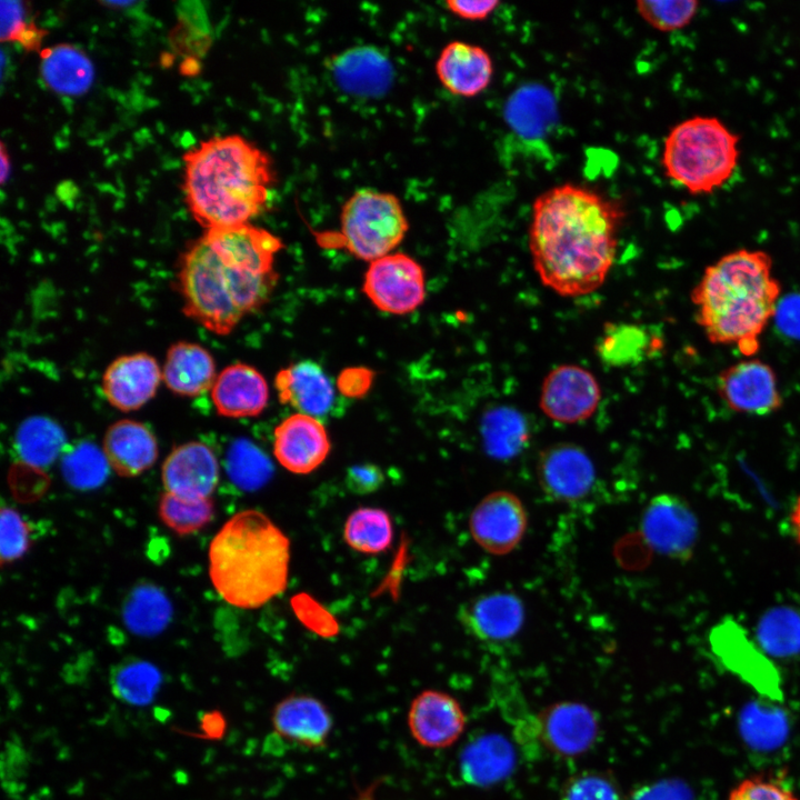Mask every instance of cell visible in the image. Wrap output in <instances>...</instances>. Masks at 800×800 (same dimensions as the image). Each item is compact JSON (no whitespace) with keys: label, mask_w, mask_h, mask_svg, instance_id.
Returning a JSON list of instances; mask_svg holds the SVG:
<instances>
[{"label":"cell","mask_w":800,"mask_h":800,"mask_svg":"<svg viewBox=\"0 0 800 800\" xmlns=\"http://www.w3.org/2000/svg\"><path fill=\"white\" fill-rule=\"evenodd\" d=\"M2 42H18L27 51L40 50L47 31L28 19L27 3L22 1H1Z\"/></svg>","instance_id":"43"},{"label":"cell","mask_w":800,"mask_h":800,"mask_svg":"<svg viewBox=\"0 0 800 800\" xmlns=\"http://www.w3.org/2000/svg\"><path fill=\"white\" fill-rule=\"evenodd\" d=\"M791 526L793 533L800 543V497L798 498L791 512Z\"/></svg>","instance_id":"55"},{"label":"cell","mask_w":800,"mask_h":800,"mask_svg":"<svg viewBox=\"0 0 800 800\" xmlns=\"http://www.w3.org/2000/svg\"><path fill=\"white\" fill-rule=\"evenodd\" d=\"M343 538L350 548L362 553L386 551L393 538L390 516L379 508H358L344 523Z\"/></svg>","instance_id":"36"},{"label":"cell","mask_w":800,"mask_h":800,"mask_svg":"<svg viewBox=\"0 0 800 800\" xmlns=\"http://www.w3.org/2000/svg\"><path fill=\"white\" fill-rule=\"evenodd\" d=\"M162 370L157 360L137 352L114 359L102 376V392L108 402L124 412L144 406L157 392Z\"/></svg>","instance_id":"18"},{"label":"cell","mask_w":800,"mask_h":800,"mask_svg":"<svg viewBox=\"0 0 800 800\" xmlns=\"http://www.w3.org/2000/svg\"><path fill=\"white\" fill-rule=\"evenodd\" d=\"M171 617L169 598L162 589L149 582L132 588L123 602V622L128 630L138 636L153 637L160 633Z\"/></svg>","instance_id":"32"},{"label":"cell","mask_w":800,"mask_h":800,"mask_svg":"<svg viewBox=\"0 0 800 800\" xmlns=\"http://www.w3.org/2000/svg\"><path fill=\"white\" fill-rule=\"evenodd\" d=\"M630 800H700L693 788L678 778H664L639 786Z\"/></svg>","instance_id":"47"},{"label":"cell","mask_w":800,"mask_h":800,"mask_svg":"<svg viewBox=\"0 0 800 800\" xmlns=\"http://www.w3.org/2000/svg\"><path fill=\"white\" fill-rule=\"evenodd\" d=\"M461 624L474 638L490 643L513 639L524 621V607L514 593L494 591L478 596L461 606Z\"/></svg>","instance_id":"19"},{"label":"cell","mask_w":800,"mask_h":800,"mask_svg":"<svg viewBox=\"0 0 800 800\" xmlns=\"http://www.w3.org/2000/svg\"><path fill=\"white\" fill-rule=\"evenodd\" d=\"M383 481L382 470L372 463L353 464L346 473L347 488L357 494L372 493L380 489Z\"/></svg>","instance_id":"49"},{"label":"cell","mask_w":800,"mask_h":800,"mask_svg":"<svg viewBox=\"0 0 800 800\" xmlns=\"http://www.w3.org/2000/svg\"><path fill=\"white\" fill-rule=\"evenodd\" d=\"M480 433L486 452L499 460L516 457L529 440L524 416L508 406L487 410L480 422Z\"/></svg>","instance_id":"31"},{"label":"cell","mask_w":800,"mask_h":800,"mask_svg":"<svg viewBox=\"0 0 800 800\" xmlns=\"http://www.w3.org/2000/svg\"><path fill=\"white\" fill-rule=\"evenodd\" d=\"M199 727L204 739L217 740L222 738L227 722L223 714L218 710L204 711L199 718Z\"/></svg>","instance_id":"52"},{"label":"cell","mask_w":800,"mask_h":800,"mask_svg":"<svg viewBox=\"0 0 800 800\" xmlns=\"http://www.w3.org/2000/svg\"><path fill=\"white\" fill-rule=\"evenodd\" d=\"M330 440L322 422L294 413L282 420L273 432V453L288 471L307 474L314 471L330 452Z\"/></svg>","instance_id":"16"},{"label":"cell","mask_w":800,"mask_h":800,"mask_svg":"<svg viewBox=\"0 0 800 800\" xmlns=\"http://www.w3.org/2000/svg\"><path fill=\"white\" fill-rule=\"evenodd\" d=\"M214 452L199 441L172 449L162 464L161 479L167 492L191 500L208 499L219 482Z\"/></svg>","instance_id":"17"},{"label":"cell","mask_w":800,"mask_h":800,"mask_svg":"<svg viewBox=\"0 0 800 800\" xmlns=\"http://www.w3.org/2000/svg\"><path fill=\"white\" fill-rule=\"evenodd\" d=\"M640 532L647 544L659 554L687 560L697 543L699 527L692 509L682 498L661 493L643 509Z\"/></svg>","instance_id":"10"},{"label":"cell","mask_w":800,"mask_h":800,"mask_svg":"<svg viewBox=\"0 0 800 800\" xmlns=\"http://www.w3.org/2000/svg\"><path fill=\"white\" fill-rule=\"evenodd\" d=\"M211 399L217 412L222 417H256L268 404L269 388L256 368L234 363L217 376L211 388Z\"/></svg>","instance_id":"23"},{"label":"cell","mask_w":800,"mask_h":800,"mask_svg":"<svg viewBox=\"0 0 800 800\" xmlns=\"http://www.w3.org/2000/svg\"><path fill=\"white\" fill-rule=\"evenodd\" d=\"M281 239L251 223L206 230L184 251L179 268L183 312L223 336L272 293Z\"/></svg>","instance_id":"2"},{"label":"cell","mask_w":800,"mask_h":800,"mask_svg":"<svg viewBox=\"0 0 800 800\" xmlns=\"http://www.w3.org/2000/svg\"><path fill=\"white\" fill-rule=\"evenodd\" d=\"M728 800H799L794 792L781 780L771 776L758 774L746 778L730 792Z\"/></svg>","instance_id":"46"},{"label":"cell","mask_w":800,"mask_h":800,"mask_svg":"<svg viewBox=\"0 0 800 800\" xmlns=\"http://www.w3.org/2000/svg\"><path fill=\"white\" fill-rule=\"evenodd\" d=\"M550 94L542 88H527L517 92L509 104L508 119L523 134L542 132L550 119Z\"/></svg>","instance_id":"41"},{"label":"cell","mask_w":800,"mask_h":800,"mask_svg":"<svg viewBox=\"0 0 800 800\" xmlns=\"http://www.w3.org/2000/svg\"><path fill=\"white\" fill-rule=\"evenodd\" d=\"M339 83L354 93L374 94L390 81L389 61L373 49H353L342 54L334 63Z\"/></svg>","instance_id":"34"},{"label":"cell","mask_w":800,"mask_h":800,"mask_svg":"<svg viewBox=\"0 0 800 800\" xmlns=\"http://www.w3.org/2000/svg\"><path fill=\"white\" fill-rule=\"evenodd\" d=\"M188 209L206 230L250 223L274 181L268 153L239 134L213 137L183 154Z\"/></svg>","instance_id":"3"},{"label":"cell","mask_w":800,"mask_h":800,"mask_svg":"<svg viewBox=\"0 0 800 800\" xmlns=\"http://www.w3.org/2000/svg\"><path fill=\"white\" fill-rule=\"evenodd\" d=\"M626 212L617 200L574 183L536 198L529 249L542 283L564 297L597 290L616 259Z\"/></svg>","instance_id":"1"},{"label":"cell","mask_w":800,"mask_h":800,"mask_svg":"<svg viewBox=\"0 0 800 800\" xmlns=\"http://www.w3.org/2000/svg\"><path fill=\"white\" fill-rule=\"evenodd\" d=\"M661 348V338L648 327L608 322L596 344V352L604 364L622 368L642 362Z\"/></svg>","instance_id":"29"},{"label":"cell","mask_w":800,"mask_h":800,"mask_svg":"<svg viewBox=\"0 0 800 800\" xmlns=\"http://www.w3.org/2000/svg\"><path fill=\"white\" fill-rule=\"evenodd\" d=\"M528 516L521 500L512 492L497 490L473 508L469 529L472 539L486 552L502 556L521 542Z\"/></svg>","instance_id":"12"},{"label":"cell","mask_w":800,"mask_h":800,"mask_svg":"<svg viewBox=\"0 0 800 800\" xmlns=\"http://www.w3.org/2000/svg\"><path fill=\"white\" fill-rule=\"evenodd\" d=\"M292 604L297 616L302 622L308 624L309 628L322 636H332L336 633V622L331 620L328 612L322 610L312 599L301 594L292 601Z\"/></svg>","instance_id":"48"},{"label":"cell","mask_w":800,"mask_h":800,"mask_svg":"<svg viewBox=\"0 0 800 800\" xmlns=\"http://www.w3.org/2000/svg\"><path fill=\"white\" fill-rule=\"evenodd\" d=\"M340 221L342 244L354 257L370 262L389 254L409 228L400 200L369 188L350 196L342 206Z\"/></svg>","instance_id":"7"},{"label":"cell","mask_w":800,"mask_h":800,"mask_svg":"<svg viewBox=\"0 0 800 800\" xmlns=\"http://www.w3.org/2000/svg\"><path fill=\"white\" fill-rule=\"evenodd\" d=\"M161 683L160 670L153 663L139 658L122 660L110 674V684L114 697L136 707L151 703L159 692Z\"/></svg>","instance_id":"35"},{"label":"cell","mask_w":800,"mask_h":800,"mask_svg":"<svg viewBox=\"0 0 800 800\" xmlns=\"http://www.w3.org/2000/svg\"><path fill=\"white\" fill-rule=\"evenodd\" d=\"M536 730L541 748L560 758H576L589 751L599 733V719L587 704L561 701L536 714Z\"/></svg>","instance_id":"11"},{"label":"cell","mask_w":800,"mask_h":800,"mask_svg":"<svg viewBox=\"0 0 800 800\" xmlns=\"http://www.w3.org/2000/svg\"><path fill=\"white\" fill-rule=\"evenodd\" d=\"M369 373L366 372V370L359 371L358 369L349 370L346 374H342L340 381V387L342 392L349 394V396H356L358 392H362L367 389V384H369L370 380H367V377Z\"/></svg>","instance_id":"53"},{"label":"cell","mask_w":800,"mask_h":800,"mask_svg":"<svg viewBox=\"0 0 800 800\" xmlns=\"http://www.w3.org/2000/svg\"><path fill=\"white\" fill-rule=\"evenodd\" d=\"M560 800H622V794L610 774L587 770L569 778L562 787Z\"/></svg>","instance_id":"44"},{"label":"cell","mask_w":800,"mask_h":800,"mask_svg":"<svg viewBox=\"0 0 800 800\" xmlns=\"http://www.w3.org/2000/svg\"><path fill=\"white\" fill-rule=\"evenodd\" d=\"M272 726L277 736L286 741L319 749L326 746L332 719L320 700L307 694H292L276 706Z\"/></svg>","instance_id":"22"},{"label":"cell","mask_w":800,"mask_h":800,"mask_svg":"<svg viewBox=\"0 0 800 800\" xmlns=\"http://www.w3.org/2000/svg\"><path fill=\"white\" fill-rule=\"evenodd\" d=\"M30 547V529L20 513L10 507L1 508L0 552L1 563L20 559Z\"/></svg>","instance_id":"45"},{"label":"cell","mask_w":800,"mask_h":800,"mask_svg":"<svg viewBox=\"0 0 800 800\" xmlns=\"http://www.w3.org/2000/svg\"><path fill=\"white\" fill-rule=\"evenodd\" d=\"M738 728L747 747L758 753L778 751L790 734L787 712L771 699L746 703L739 713Z\"/></svg>","instance_id":"30"},{"label":"cell","mask_w":800,"mask_h":800,"mask_svg":"<svg viewBox=\"0 0 800 800\" xmlns=\"http://www.w3.org/2000/svg\"><path fill=\"white\" fill-rule=\"evenodd\" d=\"M66 436L62 429L47 418H31L19 428L16 447L21 459L33 467L51 464L62 451Z\"/></svg>","instance_id":"37"},{"label":"cell","mask_w":800,"mask_h":800,"mask_svg":"<svg viewBox=\"0 0 800 800\" xmlns=\"http://www.w3.org/2000/svg\"><path fill=\"white\" fill-rule=\"evenodd\" d=\"M216 363L202 346L179 341L166 354L162 380L172 392L194 397L212 388L216 381Z\"/></svg>","instance_id":"27"},{"label":"cell","mask_w":800,"mask_h":800,"mask_svg":"<svg viewBox=\"0 0 800 800\" xmlns=\"http://www.w3.org/2000/svg\"><path fill=\"white\" fill-rule=\"evenodd\" d=\"M710 644L721 662L768 699L782 698L780 676L769 656L738 622L726 619L710 633Z\"/></svg>","instance_id":"9"},{"label":"cell","mask_w":800,"mask_h":800,"mask_svg":"<svg viewBox=\"0 0 800 800\" xmlns=\"http://www.w3.org/2000/svg\"><path fill=\"white\" fill-rule=\"evenodd\" d=\"M227 472L243 490L261 488L272 474V466L263 452L248 440L236 441L227 454Z\"/></svg>","instance_id":"40"},{"label":"cell","mask_w":800,"mask_h":800,"mask_svg":"<svg viewBox=\"0 0 800 800\" xmlns=\"http://www.w3.org/2000/svg\"><path fill=\"white\" fill-rule=\"evenodd\" d=\"M274 386L281 403L314 418L327 414L334 402L330 379L313 361H300L281 369Z\"/></svg>","instance_id":"26"},{"label":"cell","mask_w":800,"mask_h":800,"mask_svg":"<svg viewBox=\"0 0 800 800\" xmlns=\"http://www.w3.org/2000/svg\"><path fill=\"white\" fill-rule=\"evenodd\" d=\"M740 137L719 118L693 116L668 132L661 152L666 177L690 194H710L734 174Z\"/></svg>","instance_id":"6"},{"label":"cell","mask_w":800,"mask_h":800,"mask_svg":"<svg viewBox=\"0 0 800 800\" xmlns=\"http://www.w3.org/2000/svg\"><path fill=\"white\" fill-rule=\"evenodd\" d=\"M596 468L589 454L569 442L541 451L537 463L538 481L552 500L574 502L584 498L596 482Z\"/></svg>","instance_id":"15"},{"label":"cell","mask_w":800,"mask_h":800,"mask_svg":"<svg viewBox=\"0 0 800 800\" xmlns=\"http://www.w3.org/2000/svg\"><path fill=\"white\" fill-rule=\"evenodd\" d=\"M773 319L784 336L800 339V293L793 292L780 298Z\"/></svg>","instance_id":"50"},{"label":"cell","mask_w":800,"mask_h":800,"mask_svg":"<svg viewBox=\"0 0 800 800\" xmlns=\"http://www.w3.org/2000/svg\"><path fill=\"white\" fill-rule=\"evenodd\" d=\"M493 71L488 51L466 41L447 43L436 61V73L444 89L464 98L482 93L489 87Z\"/></svg>","instance_id":"21"},{"label":"cell","mask_w":800,"mask_h":800,"mask_svg":"<svg viewBox=\"0 0 800 800\" xmlns=\"http://www.w3.org/2000/svg\"><path fill=\"white\" fill-rule=\"evenodd\" d=\"M781 286L762 250L738 249L708 266L691 292L696 321L714 344H734L747 357L773 319Z\"/></svg>","instance_id":"4"},{"label":"cell","mask_w":800,"mask_h":800,"mask_svg":"<svg viewBox=\"0 0 800 800\" xmlns=\"http://www.w3.org/2000/svg\"><path fill=\"white\" fill-rule=\"evenodd\" d=\"M0 146V181L4 184L10 174V160L3 142Z\"/></svg>","instance_id":"54"},{"label":"cell","mask_w":800,"mask_h":800,"mask_svg":"<svg viewBox=\"0 0 800 800\" xmlns=\"http://www.w3.org/2000/svg\"><path fill=\"white\" fill-rule=\"evenodd\" d=\"M363 291L381 311L409 313L424 301L423 269L408 254L389 253L370 262L364 274Z\"/></svg>","instance_id":"8"},{"label":"cell","mask_w":800,"mask_h":800,"mask_svg":"<svg viewBox=\"0 0 800 800\" xmlns=\"http://www.w3.org/2000/svg\"><path fill=\"white\" fill-rule=\"evenodd\" d=\"M158 511L161 521L174 533L189 536L211 522L214 506L210 498L191 500L166 491L159 500Z\"/></svg>","instance_id":"39"},{"label":"cell","mask_w":800,"mask_h":800,"mask_svg":"<svg viewBox=\"0 0 800 800\" xmlns=\"http://www.w3.org/2000/svg\"><path fill=\"white\" fill-rule=\"evenodd\" d=\"M500 2L496 0H448L447 9L454 16L470 21H481L487 19Z\"/></svg>","instance_id":"51"},{"label":"cell","mask_w":800,"mask_h":800,"mask_svg":"<svg viewBox=\"0 0 800 800\" xmlns=\"http://www.w3.org/2000/svg\"><path fill=\"white\" fill-rule=\"evenodd\" d=\"M290 541L269 517L243 510L231 517L209 546V576L229 604L256 609L287 587Z\"/></svg>","instance_id":"5"},{"label":"cell","mask_w":800,"mask_h":800,"mask_svg":"<svg viewBox=\"0 0 800 800\" xmlns=\"http://www.w3.org/2000/svg\"><path fill=\"white\" fill-rule=\"evenodd\" d=\"M101 3L104 4L106 7H116V8H117V7H120V6H121V7L130 6V4H133L134 2H130V1H124V2L102 1Z\"/></svg>","instance_id":"56"},{"label":"cell","mask_w":800,"mask_h":800,"mask_svg":"<svg viewBox=\"0 0 800 800\" xmlns=\"http://www.w3.org/2000/svg\"><path fill=\"white\" fill-rule=\"evenodd\" d=\"M600 399L599 382L589 370L576 364H562L544 378L540 408L554 421L576 423L590 418Z\"/></svg>","instance_id":"14"},{"label":"cell","mask_w":800,"mask_h":800,"mask_svg":"<svg viewBox=\"0 0 800 800\" xmlns=\"http://www.w3.org/2000/svg\"><path fill=\"white\" fill-rule=\"evenodd\" d=\"M110 468L120 477H137L150 469L158 458V442L142 422L122 419L112 423L102 441Z\"/></svg>","instance_id":"25"},{"label":"cell","mask_w":800,"mask_h":800,"mask_svg":"<svg viewBox=\"0 0 800 800\" xmlns=\"http://www.w3.org/2000/svg\"><path fill=\"white\" fill-rule=\"evenodd\" d=\"M109 469L102 449L91 442L78 443L64 454L61 463L66 482L78 490L100 487L106 481Z\"/></svg>","instance_id":"38"},{"label":"cell","mask_w":800,"mask_h":800,"mask_svg":"<svg viewBox=\"0 0 800 800\" xmlns=\"http://www.w3.org/2000/svg\"><path fill=\"white\" fill-rule=\"evenodd\" d=\"M756 640L769 657L800 660V609L787 604L768 609L757 623Z\"/></svg>","instance_id":"33"},{"label":"cell","mask_w":800,"mask_h":800,"mask_svg":"<svg viewBox=\"0 0 800 800\" xmlns=\"http://www.w3.org/2000/svg\"><path fill=\"white\" fill-rule=\"evenodd\" d=\"M516 749L501 733L488 732L469 740L458 759L461 780L487 788L507 779L516 767Z\"/></svg>","instance_id":"24"},{"label":"cell","mask_w":800,"mask_h":800,"mask_svg":"<svg viewBox=\"0 0 800 800\" xmlns=\"http://www.w3.org/2000/svg\"><path fill=\"white\" fill-rule=\"evenodd\" d=\"M40 74L48 88L64 96H81L91 87L94 68L89 57L70 43L39 51Z\"/></svg>","instance_id":"28"},{"label":"cell","mask_w":800,"mask_h":800,"mask_svg":"<svg viewBox=\"0 0 800 800\" xmlns=\"http://www.w3.org/2000/svg\"><path fill=\"white\" fill-rule=\"evenodd\" d=\"M408 723L413 738L427 748H447L464 730L466 716L460 703L450 694L426 690L412 701Z\"/></svg>","instance_id":"20"},{"label":"cell","mask_w":800,"mask_h":800,"mask_svg":"<svg viewBox=\"0 0 800 800\" xmlns=\"http://www.w3.org/2000/svg\"><path fill=\"white\" fill-rule=\"evenodd\" d=\"M639 16L652 28L671 32L683 29L697 16L699 2L696 0L646 1L636 3Z\"/></svg>","instance_id":"42"},{"label":"cell","mask_w":800,"mask_h":800,"mask_svg":"<svg viewBox=\"0 0 800 800\" xmlns=\"http://www.w3.org/2000/svg\"><path fill=\"white\" fill-rule=\"evenodd\" d=\"M717 390L734 412L766 416L778 411L783 399L774 370L759 359L738 361L719 372Z\"/></svg>","instance_id":"13"}]
</instances>
